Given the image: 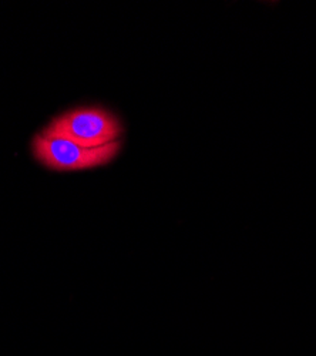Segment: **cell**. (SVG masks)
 <instances>
[{"mask_svg":"<svg viewBox=\"0 0 316 356\" xmlns=\"http://www.w3.org/2000/svg\"><path fill=\"white\" fill-rule=\"evenodd\" d=\"M122 141L89 148L60 137H50L46 134L35 136L32 141V152L39 163L56 171H77L90 170L106 165L119 156Z\"/></svg>","mask_w":316,"mask_h":356,"instance_id":"7a4b0ae2","label":"cell"},{"mask_svg":"<svg viewBox=\"0 0 316 356\" xmlns=\"http://www.w3.org/2000/svg\"><path fill=\"white\" fill-rule=\"evenodd\" d=\"M42 133L96 148L119 141L123 126L116 115L104 108L83 107L56 117Z\"/></svg>","mask_w":316,"mask_h":356,"instance_id":"6da1fadb","label":"cell"}]
</instances>
